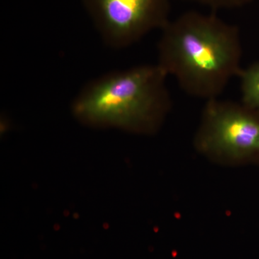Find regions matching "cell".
<instances>
[{"label":"cell","mask_w":259,"mask_h":259,"mask_svg":"<svg viewBox=\"0 0 259 259\" xmlns=\"http://www.w3.org/2000/svg\"><path fill=\"white\" fill-rule=\"evenodd\" d=\"M167 76L157 64L103 75L78 93L71 104L72 115L95 128L154 134L171 110Z\"/></svg>","instance_id":"2"},{"label":"cell","mask_w":259,"mask_h":259,"mask_svg":"<svg viewBox=\"0 0 259 259\" xmlns=\"http://www.w3.org/2000/svg\"><path fill=\"white\" fill-rule=\"evenodd\" d=\"M102 40L123 49L170 21L169 0H81Z\"/></svg>","instance_id":"4"},{"label":"cell","mask_w":259,"mask_h":259,"mask_svg":"<svg viewBox=\"0 0 259 259\" xmlns=\"http://www.w3.org/2000/svg\"><path fill=\"white\" fill-rule=\"evenodd\" d=\"M194 144L213 158L259 166V110L219 97L207 100Z\"/></svg>","instance_id":"3"},{"label":"cell","mask_w":259,"mask_h":259,"mask_svg":"<svg viewBox=\"0 0 259 259\" xmlns=\"http://www.w3.org/2000/svg\"><path fill=\"white\" fill-rule=\"evenodd\" d=\"M210 7L214 9H233L248 4L252 0H189Z\"/></svg>","instance_id":"6"},{"label":"cell","mask_w":259,"mask_h":259,"mask_svg":"<svg viewBox=\"0 0 259 259\" xmlns=\"http://www.w3.org/2000/svg\"><path fill=\"white\" fill-rule=\"evenodd\" d=\"M238 77L241 79L242 103L259 110V61L242 69Z\"/></svg>","instance_id":"5"},{"label":"cell","mask_w":259,"mask_h":259,"mask_svg":"<svg viewBox=\"0 0 259 259\" xmlns=\"http://www.w3.org/2000/svg\"><path fill=\"white\" fill-rule=\"evenodd\" d=\"M157 64L185 93L218 98L242 68L239 29L217 15L190 11L161 30Z\"/></svg>","instance_id":"1"}]
</instances>
